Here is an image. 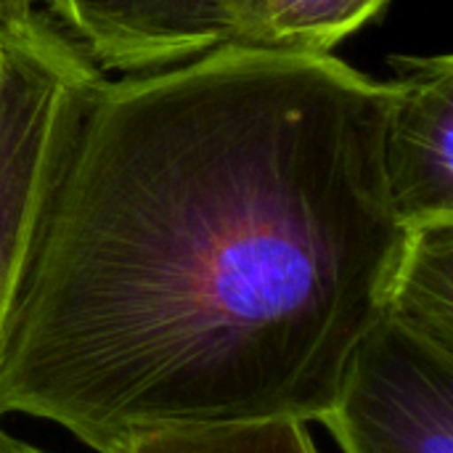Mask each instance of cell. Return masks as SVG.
Masks as SVG:
<instances>
[{
	"label": "cell",
	"mask_w": 453,
	"mask_h": 453,
	"mask_svg": "<svg viewBox=\"0 0 453 453\" xmlns=\"http://www.w3.org/2000/svg\"><path fill=\"white\" fill-rule=\"evenodd\" d=\"M388 80L223 45L96 74L37 210L0 345V417L125 438L319 422L409 228Z\"/></svg>",
	"instance_id": "6da1fadb"
},
{
	"label": "cell",
	"mask_w": 453,
	"mask_h": 453,
	"mask_svg": "<svg viewBox=\"0 0 453 453\" xmlns=\"http://www.w3.org/2000/svg\"><path fill=\"white\" fill-rule=\"evenodd\" d=\"M45 16L104 77L194 61L234 45L228 0H40Z\"/></svg>",
	"instance_id": "277c9868"
},
{
	"label": "cell",
	"mask_w": 453,
	"mask_h": 453,
	"mask_svg": "<svg viewBox=\"0 0 453 453\" xmlns=\"http://www.w3.org/2000/svg\"><path fill=\"white\" fill-rule=\"evenodd\" d=\"M385 308L453 340V220L409 228Z\"/></svg>",
	"instance_id": "52a82bcc"
},
{
	"label": "cell",
	"mask_w": 453,
	"mask_h": 453,
	"mask_svg": "<svg viewBox=\"0 0 453 453\" xmlns=\"http://www.w3.org/2000/svg\"><path fill=\"white\" fill-rule=\"evenodd\" d=\"M96 74L37 0L13 3L0 69V345L37 210Z\"/></svg>",
	"instance_id": "7a4b0ae2"
},
{
	"label": "cell",
	"mask_w": 453,
	"mask_h": 453,
	"mask_svg": "<svg viewBox=\"0 0 453 453\" xmlns=\"http://www.w3.org/2000/svg\"><path fill=\"white\" fill-rule=\"evenodd\" d=\"M393 0H228L234 42L281 53H334Z\"/></svg>",
	"instance_id": "8992f818"
},
{
	"label": "cell",
	"mask_w": 453,
	"mask_h": 453,
	"mask_svg": "<svg viewBox=\"0 0 453 453\" xmlns=\"http://www.w3.org/2000/svg\"><path fill=\"white\" fill-rule=\"evenodd\" d=\"M109 453H321L308 422L300 419H250L226 425L151 430L125 438Z\"/></svg>",
	"instance_id": "ba28073f"
},
{
	"label": "cell",
	"mask_w": 453,
	"mask_h": 453,
	"mask_svg": "<svg viewBox=\"0 0 453 453\" xmlns=\"http://www.w3.org/2000/svg\"><path fill=\"white\" fill-rule=\"evenodd\" d=\"M0 453H48L37 446H29L24 441H16L13 435H8L3 427H0Z\"/></svg>",
	"instance_id": "9c48e42d"
},
{
	"label": "cell",
	"mask_w": 453,
	"mask_h": 453,
	"mask_svg": "<svg viewBox=\"0 0 453 453\" xmlns=\"http://www.w3.org/2000/svg\"><path fill=\"white\" fill-rule=\"evenodd\" d=\"M319 422L342 453H453V340L382 308Z\"/></svg>",
	"instance_id": "3957f363"
},
{
	"label": "cell",
	"mask_w": 453,
	"mask_h": 453,
	"mask_svg": "<svg viewBox=\"0 0 453 453\" xmlns=\"http://www.w3.org/2000/svg\"><path fill=\"white\" fill-rule=\"evenodd\" d=\"M388 88L390 202L406 228L453 220V58L395 56Z\"/></svg>",
	"instance_id": "5b68a950"
}]
</instances>
